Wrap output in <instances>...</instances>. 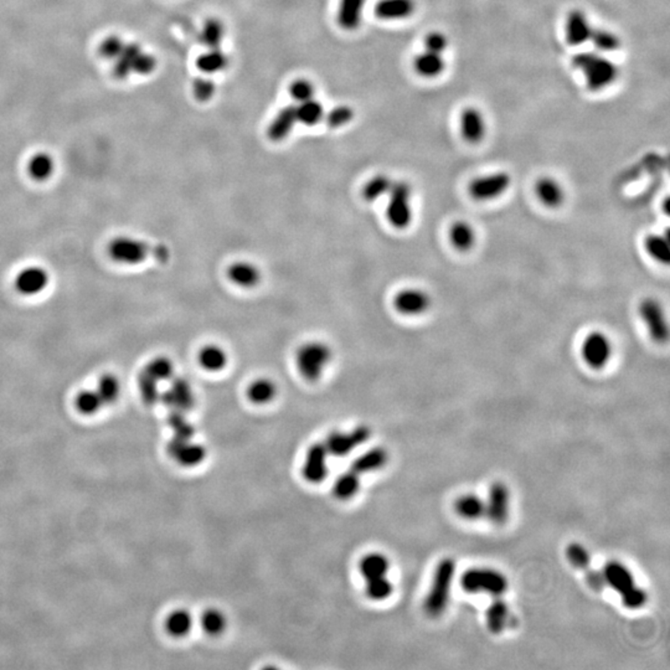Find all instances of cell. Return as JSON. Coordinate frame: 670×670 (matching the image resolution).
<instances>
[{"mask_svg":"<svg viewBox=\"0 0 670 670\" xmlns=\"http://www.w3.org/2000/svg\"><path fill=\"white\" fill-rule=\"evenodd\" d=\"M589 41L594 43L596 49L603 53H612L621 48V39L607 29H594Z\"/></svg>","mask_w":670,"mask_h":670,"instance_id":"cell-42","label":"cell"},{"mask_svg":"<svg viewBox=\"0 0 670 670\" xmlns=\"http://www.w3.org/2000/svg\"><path fill=\"white\" fill-rule=\"evenodd\" d=\"M215 91H217L215 83L207 77H199L193 82L194 97L200 102H206V101H209L214 97Z\"/></svg>","mask_w":670,"mask_h":670,"instance_id":"cell-52","label":"cell"},{"mask_svg":"<svg viewBox=\"0 0 670 670\" xmlns=\"http://www.w3.org/2000/svg\"><path fill=\"white\" fill-rule=\"evenodd\" d=\"M413 67L418 75L426 78H435L444 72L446 69V60L444 54H437L425 50L416 56L413 61Z\"/></svg>","mask_w":670,"mask_h":670,"instance_id":"cell-25","label":"cell"},{"mask_svg":"<svg viewBox=\"0 0 670 670\" xmlns=\"http://www.w3.org/2000/svg\"><path fill=\"white\" fill-rule=\"evenodd\" d=\"M296 111H297L298 122L306 125H318L324 117V109L322 103L314 98L306 102L299 103V106H296Z\"/></svg>","mask_w":670,"mask_h":670,"instance_id":"cell-39","label":"cell"},{"mask_svg":"<svg viewBox=\"0 0 670 670\" xmlns=\"http://www.w3.org/2000/svg\"><path fill=\"white\" fill-rule=\"evenodd\" d=\"M390 200L386 210L390 225L397 230H405L412 222L411 196L412 190L406 182H395L390 188Z\"/></svg>","mask_w":670,"mask_h":670,"instance_id":"cell-6","label":"cell"},{"mask_svg":"<svg viewBox=\"0 0 670 670\" xmlns=\"http://www.w3.org/2000/svg\"><path fill=\"white\" fill-rule=\"evenodd\" d=\"M535 194L542 205L557 209L563 204L566 193L556 179L542 177L536 182Z\"/></svg>","mask_w":670,"mask_h":670,"instance_id":"cell-19","label":"cell"},{"mask_svg":"<svg viewBox=\"0 0 670 670\" xmlns=\"http://www.w3.org/2000/svg\"><path fill=\"white\" fill-rule=\"evenodd\" d=\"M102 405L104 404L96 390H82L76 396V409L85 416H91L97 413Z\"/></svg>","mask_w":670,"mask_h":670,"instance_id":"cell-41","label":"cell"},{"mask_svg":"<svg viewBox=\"0 0 670 670\" xmlns=\"http://www.w3.org/2000/svg\"><path fill=\"white\" fill-rule=\"evenodd\" d=\"M638 314L643 320L650 338L654 341L664 344L669 338V327L665 317L664 308L655 298H644L638 306Z\"/></svg>","mask_w":670,"mask_h":670,"instance_id":"cell-8","label":"cell"},{"mask_svg":"<svg viewBox=\"0 0 670 670\" xmlns=\"http://www.w3.org/2000/svg\"><path fill=\"white\" fill-rule=\"evenodd\" d=\"M227 65H228V59L220 48L207 49V51L201 54L196 60V67L205 75L217 74L220 71L225 70Z\"/></svg>","mask_w":670,"mask_h":670,"instance_id":"cell-31","label":"cell"},{"mask_svg":"<svg viewBox=\"0 0 670 670\" xmlns=\"http://www.w3.org/2000/svg\"><path fill=\"white\" fill-rule=\"evenodd\" d=\"M573 62L584 74L591 91H601L611 86L620 76V69L612 60L594 51L578 53L573 56Z\"/></svg>","mask_w":670,"mask_h":670,"instance_id":"cell-1","label":"cell"},{"mask_svg":"<svg viewBox=\"0 0 670 670\" xmlns=\"http://www.w3.org/2000/svg\"><path fill=\"white\" fill-rule=\"evenodd\" d=\"M449 45V38L441 32H431L425 38V48L428 51H432V53L444 54V51L447 50Z\"/></svg>","mask_w":670,"mask_h":670,"instance_id":"cell-54","label":"cell"},{"mask_svg":"<svg viewBox=\"0 0 670 670\" xmlns=\"http://www.w3.org/2000/svg\"><path fill=\"white\" fill-rule=\"evenodd\" d=\"M602 575L605 578L606 584L611 586L612 589L618 592L620 595L624 594L628 589H632L633 586L636 584L632 571L621 562H608L603 568Z\"/></svg>","mask_w":670,"mask_h":670,"instance_id":"cell-20","label":"cell"},{"mask_svg":"<svg viewBox=\"0 0 670 670\" xmlns=\"http://www.w3.org/2000/svg\"><path fill=\"white\" fill-rule=\"evenodd\" d=\"M230 280L243 288L254 287L261 280L260 271L247 262H238L228 268Z\"/></svg>","mask_w":670,"mask_h":670,"instance_id":"cell-32","label":"cell"},{"mask_svg":"<svg viewBox=\"0 0 670 670\" xmlns=\"http://www.w3.org/2000/svg\"><path fill=\"white\" fill-rule=\"evenodd\" d=\"M164 400L168 405L174 407V410L184 412L194 405V394L190 385L185 380L177 378L174 381L172 389L165 394Z\"/></svg>","mask_w":670,"mask_h":670,"instance_id":"cell-26","label":"cell"},{"mask_svg":"<svg viewBox=\"0 0 670 670\" xmlns=\"http://www.w3.org/2000/svg\"><path fill=\"white\" fill-rule=\"evenodd\" d=\"M394 182L386 175H376L370 179L362 189V196L367 201L378 200L380 196L388 194Z\"/></svg>","mask_w":670,"mask_h":670,"instance_id":"cell-44","label":"cell"},{"mask_svg":"<svg viewBox=\"0 0 670 670\" xmlns=\"http://www.w3.org/2000/svg\"><path fill=\"white\" fill-rule=\"evenodd\" d=\"M509 505L510 495L508 488L504 483H494L489 489L486 502V515L492 524L502 526L507 523Z\"/></svg>","mask_w":670,"mask_h":670,"instance_id":"cell-12","label":"cell"},{"mask_svg":"<svg viewBox=\"0 0 670 670\" xmlns=\"http://www.w3.org/2000/svg\"><path fill=\"white\" fill-rule=\"evenodd\" d=\"M622 603L626 606L629 610H638L643 607L647 603L648 596L647 592L641 587H637L636 584L632 589H628L624 594H622Z\"/></svg>","mask_w":670,"mask_h":670,"instance_id":"cell-51","label":"cell"},{"mask_svg":"<svg viewBox=\"0 0 670 670\" xmlns=\"http://www.w3.org/2000/svg\"><path fill=\"white\" fill-rule=\"evenodd\" d=\"M277 394V388L275 383L268 378H259L249 385L247 389V396L249 400L257 405L268 404L275 399Z\"/></svg>","mask_w":670,"mask_h":670,"instance_id":"cell-35","label":"cell"},{"mask_svg":"<svg viewBox=\"0 0 670 670\" xmlns=\"http://www.w3.org/2000/svg\"><path fill=\"white\" fill-rule=\"evenodd\" d=\"M454 509L465 519H479L486 515V502L474 494H465L456 500Z\"/></svg>","mask_w":670,"mask_h":670,"instance_id":"cell-30","label":"cell"},{"mask_svg":"<svg viewBox=\"0 0 670 670\" xmlns=\"http://www.w3.org/2000/svg\"><path fill=\"white\" fill-rule=\"evenodd\" d=\"M367 0H341L338 8V22L344 30H355L360 27Z\"/></svg>","mask_w":670,"mask_h":670,"instance_id":"cell-23","label":"cell"},{"mask_svg":"<svg viewBox=\"0 0 670 670\" xmlns=\"http://www.w3.org/2000/svg\"><path fill=\"white\" fill-rule=\"evenodd\" d=\"M460 584L468 594H488V595H504L508 589V580L495 570L491 568H470L462 577Z\"/></svg>","mask_w":670,"mask_h":670,"instance_id":"cell-4","label":"cell"},{"mask_svg":"<svg viewBox=\"0 0 670 670\" xmlns=\"http://www.w3.org/2000/svg\"><path fill=\"white\" fill-rule=\"evenodd\" d=\"M370 435L371 432L367 426H359L349 433H330L325 439V449L328 453L335 457H346L359 446L365 444L370 438Z\"/></svg>","mask_w":670,"mask_h":670,"instance_id":"cell-11","label":"cell"},{"mask_svg":"<svg viewBox=\"0 0 670 670\" xmlns=\"http://www.w3.org/2000/svg\"><path fill=\"white\" fill-rule=\"evenodd\" d=\"M460 133L465 141L477 144L484 139L486 122L484 116L476 107H467L460 114Z\"/></svg>","mask_w":670,"mask_h":670,"instance_id":"cell-16","label":"cell"},{"mask_svg":"<svg viewBox=\"0 0 670 670\" xmlns=\"http://www.w3.org/2000/svg\"><path fill=\"white\" fill-rule=\"evenodd\" d=\"M390 562L388 557L383 554H369L364 556L359 565V571L365 578V581L370 580H376V578L385 577L389 573Z\"/></svg>","mask_w":670,"mask_h":670,"instance_id":"cell-28","label":"cell"},{"mask_svg":"<svg viewBox=\"0 0 670 670\" xmlns=\"http://www.w3.org/2000/svg\"><path fill=\"white\" fill-rule=\"evenodd\" d=\"M566 557H568V562L575 566L576 568H581V570H586L589 568V554L584 546L581 545V544H577V542H573L566 547Z\"/></svg>","mask_w":670,"mask_h":670,"instance_id":"cell-48","label":"cell"},{"mask_svg":"<svg viewBox=\"0 0 670 670\" xmlns=\"http://www.w3.org/2000/svg\"><path fill=\"white\" fill-rule=\"evenodd\" d=\"M395 308L404 315H421L431 307V297L418 288H406L395 296Z\"/></svg>","mask_w":670,"mask_h":670,"instance_id":"cell-14","label":"cell"},{"mask_svg":"<svg viewBox=\"0 0 670 670\" xmlns=\"http://www.w3.org/2000/svg\"><path fill=\"white\" fill-rule=\"evenodd\" d=\"M581 357L586 365L594 370L606 368L613 357V344L610 336L601 330L589 331L582 341Z\"/></svg>","mask_w":670,"mask_h":670,"instance_id":"cell-7","label":"cell"},{"mask_svg":"<svg viewBox=\"0 0 670 670\" xmlns=\"http://www.w3.org/2000/svg\"><path fill=\"white\" fill-rule=\"evenodd\" d=\"M512 185V177L507 172L488 174L470 182V195L478 201L494 200L500 198Z\"/></svg>","mask_w":670,"mask_h":670,"instance_id":"cell-10","label":"cell"},{"mask_svg":"<svg viewBox=\"0 0 670 670\" xmlns=\"http://www.w3.org/2000/svg\"><path fill=\"white\" fill-rule=\"evenodd\" d=\"M449 242L454 249L460 252H467L474 247L477 242V233L470 222L458 220L454 221L449 231Z\"/></svg>","mask_w":670,"mask_h":670,"instance_id":"cell-24","label":"cell"},{"mask_svg":"<svg viewBox=\"0 0 670 670\" xmlns=\"http://www.w3.org/2000/svg\"><path fill=\"white\" fill-rule=\"evenodd\" d=\"M644 247L653 260L659 262L662 265L669 264V240L663 235H649L644 241Z\"/></svg>","mask_w":670,"mask_h":670,"instance_id":"cell-36","label":"cell"},{"mask_svg":"<svg viewBox=\"0 0 670 670\" xmlns=\"http://www.w3.org/2000/svg\"><path fill=\"white\" fill-rule=\"evenodd\" d=\"M360 488V479L355 472L352 470L341 474L333 486V493L335 497L341 500H348L350 498L355 497Z\"/></svg>","mask_w":670,"mask_h":670,"instance_id":"cell-37","label":"cell"},{"mask_svg":"<svg viewBox=\"0 0 670 670\" xmlns=\"http://www.w3.org/2000/svg\"><path fill=\"white\" fill-rule=\"evenodd\" d=\"M169 453L184 467H195L205 460L206 451L200 444H191L188 439L174 438L169 444Z\"/></svg>","mask_w":670,"mask_h":670,"instance_id":"cell-18","label":"cell"},{"mask_svg":"<svg viewBox=\"0 0 670 670\" xmlns=\"http://www.w3.org/2000/svg\"><path fill=\"white\" fill-rule=\"evenodd\" d=\"M224 38H225V27L219 19L212 18L203 25L200 41L207 49L220 48Z\"/></svg>","mask_w":670,"mask_h":670,"instance_id":"cell-38","label":"cell"},{"mask_svg":"<svg viewBox=\"0 0 670 670\" xmlns=\"http://www.w3.org/2000/svg\"><path fill=\"white\" fill-rule=\"evenodd\" d=\"M199 362L209 371H219L226 367V354L219 346H205L199 353Z\"/></svg>","mask_w":670,"mask_h":670,"instance_id":"cell-40","label":"cell"},{"mask_svg":"<svg viewBox=\"0 0 670 670\" xmlns=\"http://www.w3.org/2000/svg\"><path fill=\"white\" fill-rule=\"evenodd\" d=\"M139 386L143 399L146 404H154L158 399V381L156 378L146 373V370L142 373L139 378Z\"/></svg>","mask_w":670,"mask_h":670,"instance_id":"cell-53","label":"cell"},{"mask_svg":"<svg viewBox=\"0 0 670 670\" xmlns=\"http://www.w3.org/2000/svg\"><path fill=\"white\" fill-rule=\"evenodd\" d=\"M146 371L159 383L162 380H168L173 376L174 367L172 362L167 357H156L148 364Z\"/></svg>","mask_w":670,"mask_h":670,"instance_id":"cell-47","label":"cell"},{"mask_svg":"<svg viewBox=\"0 0 670 670\" xmlns=\"http://www.w3.org/2000/svg\"><path fill=\"white\" fill-rule=\"evenodd\" d=\"M201 627L210 636H219L226 628V617L219 610H206L201 616Z\"/></svg>","mask_w":670,"mask_h":670,"instance_id":"cell-45","label":"cell"},{"mask_svg":"<svg viewBox=\"0 0 670 670\" xmlns=\"http://www.w3.org/2000/svg\"><path fill=\"white\" fill-rule=\"evenodd\" d=\"M566 40L573 46H580L589 41L594 27L589 18L581 9H573L566 18Z\"/></svg>","mask_w":670,"mask_h":670,"instance_id":"cell-17","label":"cell"},{"mask_svg":"<svg viewBox=\"0 0 670 670\" xmlns=\"http://www.w3.org/2000/svg\"><path fill=\"white\" fill-rule=\"evenodd\" d=\"M109 257L121 265H138L149 254V246L138 238L119 236L109 242Z\"/></svg>","mask_w":670,"mask_h":670,"instance_id":"cell-9","label":"cell"},{"mask_svg":"<svg viewBox=\"0 0 670 670\" xmlns=\"http://www.w3.org/2000/svg\"><path fill=\"white\" fill-rule=\"evenodd\" d=\"M103 404H114L121 395V384L117 376L112 374H106L98 381L97 389Z\"/></svg>","mask_w":670,"mask_h":670,"instance_id":"cell-43","label":"cell"},{"mask_svg":"<svg viewBox=\"0 0 670 670\" xmlns=\"http://www.w3.org/2000/svg\"><path fill=\"white\" fill-rule=\"evenodd\" d=\"M331 350L323 343H308L298 349L297 367L303 378L308 381H317L329 364Z\"/></svg>","mask_w":670,"mask_h":670,"instance_id":"cell-5","label":"cell"},{"mask_svg":"<svg viewBox=\"0 0 670 670\" xmlns=\"http://www.w3.org/2000/svg\"><path fill=\"white\" fill-rule=\"evenodd\" d=\"M55 168L54 157L46 151H39L27 163V173L36 182H45L54 175Z\"/></svg>","mask_w":670,"mask_h":670,"instance_id":"cell-29","label":"cell"},{"mask_svg":"<svg viewBox=\"0 0 670 670\" xmlns=\"http://www.w3.org/2000/svg\"><path fill=\"white\" fill-rule=\"evenodd\" d=\"M415 9V0H378L375 6V14L384 20H401L411 17Z\"/></svg>","mask_w":670,"mask_h":670,"instance_id":"cell-21","label":"cell"},{"mask_svg":"<svg viewBox=\"0 0 670 670\" xmlns=\"http://www.w3.org/2000/svg\"><path fill=\"white\" fill-rule=\"evenodd\" d=\"M454 576H456V562L452 559L441 560L436 568L432 584L425 600V611L428 616H441L446 611Z\"/></svg>","mask_w":670,"mask_h":670,"instance_id":"cell-3","label":"cell"},{"mask_svg":"<svg viewBox=\"0 0 670 670\" xmlns=\"http://www.w3.org/2000/svg\"><path fill=\"white\" fill-rule=\"evenodd\" d=\"M388 460H389L388 452L384 449L376 447L359 456L357 460L353 462L352 470L355 472L357 476L368 474L383 468L388 463Z\"/></svg>","mask_w":670,"mask_h":670,"instance_id":"cell-27","label":"cell"},{"mask_svg":"<svg viewBox=\"0 0 670 670\" xmlns=\"http://www.w3.org/2000/svg\"><path fill=\"white\" fill-rule=\"evenodd\" d=\"M191 627L193 617L186 610H177L167 617L165 629L172 637H185L189 634Z\"/></svg>","mask_w":670,"mask_h":670,"instance_id":"cell-34","label":"cell"},{"mask_svg":"<svg viewBox=\"0 0 670 670\" xmlns=\"http://www.w3.org/2000/svg\"><path fill=\"white\" fill-rule=\"evenodd\" d=\"M486 626L493 634H500L508 624L509 607L504 601L498 599L486 610Z\"/></svg>","mask_w":670,"mask_h":670,"instance_id":"cell-33","label":"cell"},{"mask_svg":"<svg viewBox=\"0 0 670 670\" xmlns=\"http://www.w3.org/2000/svg\"><path fill=\"white\" fill-rule=\"evenodd\" d=\"M111 62L114 64V75L119 80H125L132 75H151L157 69V59L146 53L139 43L123 40L117 54Z\"/></svg>","mask_w":670,"mask_h":670,"instance_id":"cell-2","label":"cell"},{"mask_svg":"<svg viewBox=\"0 0 670 670\" xmlns=\"http://www.w3.org/2000/svg\"><path fill=\"white\" fill-rule=\"evenodd\" d=\"M314 93H315V90H314L313 83L308 80H306V78L296 80L289 86V95L298 103L306 102L308 100H312V98H314Z\"/></svg>","mask_w":670,"mask_h":670,"instance_id":"cell-49","label":"cell"},{"mask_svg":"<svg viewBox=\"0 0 670 670\" xmlns=\"http://www.w3.org/2000/svg\"><path fill=\"white\" fill-rule=\"evenodd\" d=\"M49 272L40 266H30L19 272L15 278V288L22 296H36L49 286Z\"/></svg>","mask_w":670,"mask_h":670,"instance_id":"cell-15","label":"cell"},{"mask_svg":"<svg viewBox=\"0 0 670 670\" xmlns=\"http://www.w3.org/2000/svg\"><path fill=\"white\" fill-rule=\"evenodd\" d=\"M586 581H587L589 587L595 589L596 592H601L602 589H605V578H603V575L600 571L586 568Z\"/></svg>","mask_w":670,"mask_h":670,"instance_id":"cell-55","label":"cell"},{"mask_svg":"<svg viewBox=\"0 0 670 670\" xmlns=\"http://www.w3.org/2000/svg\"><path fill=\"white\" fill-rule=\"evenodd\" d=\"M392 591H394V586L390 582L388 576L367 581L365 592H367V596L370 600H386L388 597L391 596Z\"/></svg>","mask_w":670,"mask_h":670,"instance_id":"cell-46","label":"cell"},{"mask_svg":"<svg viewBox=\"0 0 670 670\" xmlns=\"http://www.w3.org/2000/svg\"><path fill=\"white\" fill-rule=\"evenodd\" d=\"M297 122L296 106H293V104L292 106H286L276 114V117L271 122L267 135L270 137L271 141H283L292 132Z\"/></svg>","mask_w":670,"mask_h":670,"instance_id":"cell-22","label":"cell"},{"mask_svg":"<svg viewBox=\"0 0 670 670\" xmlns=\"http://www.w3.org/2000/svg\"><path fill=\"white\" fill-rule=\"evenodd\" d=\"M328 454L324 444H314L309 447L302 470L306 481L313 484L324 481L328 476Z\"/></svg>","mask_w":670,"mask_h":670,"instance_id":"cell-13","label":"cell"},{"mask_svg":"<svg viewBox=\"0 0 670 670\" xmlns=\"http://www.w3.org/2000/svg\"><path fill=\"white\" fill-rule=\"evenodd\" d=\"M354 117V111L349 106H338L327 114V123L330 128H339L348 125Z\"/></svg>","mask_w":670,"mask_h":670,"instance_id":"cell-50","label":"cell"}]
</instances>
